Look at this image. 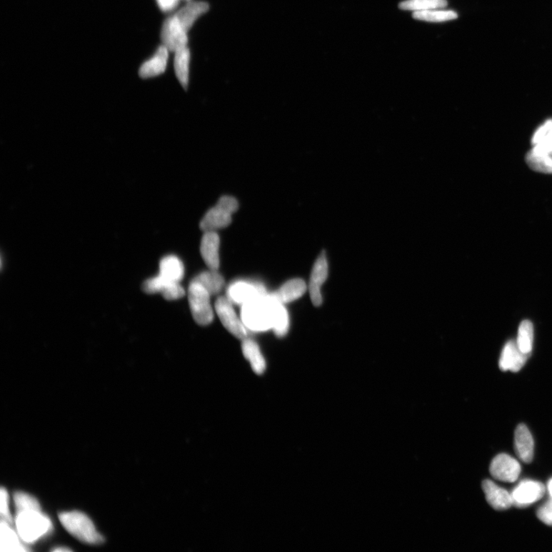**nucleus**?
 Segmentation results:
<instances>
[{
    "label": "nucleus",
    "mask_w": 552,
    "mask_h": 552,
    "mask_svg": "<svg viewBox=\"0 0 552 552\" xmlns=\"http://www.w3.org/2000/svg\"><path fill=\"white\" fill-rule=\"evenodd\" d=\"M241 319L246 328L254 331L273 329L275 301L266 294L242 306Z\"/></svg>",
    "instance_id": "f257e3e1"
},
{
    "label": "nucleus",
    "mask_w": 552,
    "mask_h": 552,
    "mask_svg": "<svg viewBox=\"0 0 552 552\" xmlns=\"http://www.w3.org/2000/svg\"><path fill=\"white\" fill-rule=\"evenodd\" d=\"M15 525L19 537L27 544L35 543L53 529V523L41 510L16 512Z\"/></svg>",
    "instance_id": "f03ea898"
},
{
    "label": "nucleus",
    "mask_w": 552,
    "mask_h": 552,
    "mask_svg": "<svg viewBox=\"0 0 552 552\" xmlns=\"http://www.w3.org/2000/svg\"><path fill=\"white\" fill-rule=\"evenodd\" d=\"M59 518L67 532L82 543L99 545L105 541L92 521L84 513L79 511L64 512L59 513Z\"/></svg>",
    "instance_id": "7ed1b4c3"
},
{
    "label": "nucleus",
    "mask_w": 552,
    "mask_h": 552,
    "mask_svg": "<svg viewBox=\"0 0 552 552\" xmlns=\"http://www.w3.org/2000/svg\"><path fill=\"white\" fill-rule=\"evenodd\" d=\"M239 203L235 197L223 196L216 205L204 215L200 224L201 230L216 232L227 227L232 223V216L238 210Z\"/></svg>",
    "instance_id": "20e7f679"
},
{
    "label": "nucleus",
    "mask_w": 552,
    "mask_h": 552,
    "mask_svg": "<svg viewBox=\"0 0 552 552\" xmlns=\"http://www.w3.org/2000/svg\"><path fill=\"white\" fill-rule=\"evenodd\" d=\"M189 303L194 319L198 325H210L214 319L211 295L200 284L192 280L189 286Z\"/></svg>",
    "instance_id": "39448f33"
},
{
    "label": "nucleus",
    "mask_w": 552,
    "mask_h": 552,
    "mask_svg": "<svg viewBox=\"0 0 552 552\" xmlns=\"http://www.w3.org/2000/svg\"><path fill=\"white\" fill-rule=\"evenodd\" d=\"M215 308L222 324L233 336L241 340L246 338V328L242 319H239L236 315L230 299L227 297H219L216 301Z\"/></svg>",
    "instance_id": "423d86ee"
},
{
    "label": "nucleus",
    "mask_w": 552,
    "mask_h": 552,
    "mask_svg": "<svg viewBox=\"0 0 552 552\" xmlns=\"http://www.w3.org/2000/svg\"><path fill=\"white\" fill-rule=\"evenodd\" d=\"M266 294L263 285L247 282V281H237L227 289V298L232 301V303L241 306Z\"/></svg>",
    "instance_id": "0eeeda50"
},
{
    "label": "nucleus",
    "mask_w": 552,
    "mask_h": 552,
    "mask_svg": "<svg viewBox=\"0 0 552 552\" xmlns=\"http://www.w3.org/2000/svg\"><path fill=\"white\" fill-rule=\"evenodd\" d=\"M328 276V264L326 254L325 251H323L317 259L313 269H312L308 285L312 304L316 307H319L322 304L323 298L321 288L322 285L325 283Z\"/></svg>",
    "instance_id": "6e6552de"
},
{
    "label": "nucleus",
    "mask_w": 552,
    "mask_h": 552,
    "mask_svg": "<svg viewBox=\"0 0 552 552\" xmlns=\"http://www.w3.org/2000/svg\"><path fill=\"white\" fill-rule=\"evenodd\" d=\"M164 46L169 51H176L187 46V33L174 16L165 20L161 34Z\"/></svg>",
    "instance_id": "1a4fd4ad"
},
{
    "label": "nucleus",
    "mask_w": 552,
    "mask_h": 552,
    "mask_svg": "<svg viewBox=\"0 0 552 552\" xmlns=\"http://www.w3.org/2000/svg\"><path fill=\"white\" fill-rule=\"evenodd\" d=\"M521 466L512 456L499 454L496 456L491 465V473L496 480L513 483L519 476Z\"/></svg>",
    "instance_id": "9d476101"
},
{
    "label": "nucleus",
    "mask_w": 552,
    "mask_h": 552,
    "mask_svg": "<svg viewBox=\"0 0 552 552\" xmlns=\"http://www.w3.org/2000/svg\"><path fill=\"white\" fill-rule=\"evenodd\" d=\"M546 493V487L543 483L533 481L521 483L512 493L513 505L518 507H526L533 504Z\"/></svg>",
    "instance_id": "9b49d317"
},
{
    "label": "nucleus",
    "mask_w": 552,
    "mask_h": 552,
    "mask_svg": "<svg viewBox=\"0 0 552 552\" xmlns=\"http://www.w3.org/2000/svg\"><path fill=\"white\" fill-rule=\"evenodd\" d=\"M530 355L521 351L516 341H510L503 348L499 368L503 371L518 372L523 368Z\"/></svg>",
    "instance_id": "f8f14e48"
},
{
    "label": "nucleus",
    "mask_w": 552,
    "mask_h": 552,
    "mask_svg": "<svg viewBox=\"0 0 552 552\" xmlns=\"http://www.w3.org/2000/svg\"><path fill=\"white\" fill-rule=\"evenodd\" d=\"M220 236L216 232H205L201 239V254L205 264L212 270L220 267Z\"/></svg>",
    "instance_id": "ddd939ff"
},
{
    "label": "nucleus",
    "mask_w": 552,
    "mask_h": 552,
    "mask_svg": "<svg viewBox=\"0 0 552 552\" xmlns=\"http://www.w3.org/2000/svg\"><path fill=\"white\" fill-rule=\"evenodd\" d=\"M515 451L521 461L526 463L533 461L534 456L533 437L525 424H519L516 430Z\"/></svg>",
    "instance_id": "4468645a"
},
{
    "label": "nucleus",
    "mask_w": 552,
    "mask_h": 552,
    "mask_svg": "<svg viewBox=\"0 0 552 552\" xmlns=\"http://www.w3.org/2000/svg\"><path fill=\"white\" fill-rule=\"evenodd\" d=\"M483 488L487 502L496 510H506L513 505L512 495L491 481H484Z\"/></svg>",
    "instance_id": "2eb2a0df"
},
{
    "label": "nucleus",
    "mask_w": 552,
    "mask_h": 552,
    "mask_svg": "<svg viewBox=\"0 0 552 552\" xmlns=\"http://www.w3.org/2000/svg\"><path fill=\"white\" fill-rule=\"evenodd\" d=\"M307 291V286L304 280L294 278L288 281L270 296L283 305L291 303L303 296Z\"/></svg>",
    "instance_id": "dca6fc26"
},
{
    "label": "nucleus",
    "mask_w": 552,
    "mask_h": 552,
    "mask_svg": "<svg viewBox=\"0 0 552 552\" xmlns=\"http://www.w3.org/2000/svg\"><path fill=\"white\" fill-rule=\"evenodd\" d=\"M169 49L160 46L150 60L144 62L139 70V76L143 79L158 76L164 72L169 60Z\"/></svg>",
    "instance_id": "f3484780"
},
{
    "label": "nucleus",
    "mask_w": 552,
    "mask_h": 552,
    "mask_svg": "<svg viewBox=\"0 0 552 552\" xmlns=\"http://www.w3.org/2000/svg\"><path fill=\"white\" fill-rule=\"evenodd\" d=\"M209 4L205 2H190L174 16L186 31L189 32L196 19L208 11Z\"/></svg>",
    "instance_id": "a211bd4d"
},
{
    "label": "nucleus",
    "mask_w": 552,
    "mask_h": 552,
    "mask_svg": "<svg viewBox=\"0 0 552 552\" xmlns=\"http://www.w3.org/2000/svg\"><path fill=\"white\" fill-rule=\"evenodd\" d=\"M532 151L540 154H547L552 159V120L544 123L535 132Z\"/></svg>",
    "instance_id": "6ab92c4d"
},
{
    "label": "nucleus",
    "mask_w": 552,
    "mask_h": 552,
    "mask_svg": "<svg viewBox=\"0 0 552 552\" xmlns=\"http://www.w3.org/2000/svg\"><path fill=\"white\" fill-rule=\"evenodd\" d=\"M242 351L244 357L250 362L252 368L257 374H262L266 368V360L257 343L252 339L243 340Z\"/></svg>",
    "instance_id": "aec40b11"
},
{
    "label": "nucleus",
    "mask_w": 552,
    "mask_h": 552,
    "mask_svg": "<svg viewBox=\"0 0 552 552\" xmlns=\"http://www.w3.org/2000/svg\"><path fill=\"white\" fill-rule=\"evenodd\" d=\"M1 539H0V546H1V551H26L27 549L21 543V538L19 537L17 531L12 528V524H10L4 520H1Z\"/></svg>",
    "instance_id": "412c9836"
},
{
    "label": "nucleus",
    "mask_w": 552,
    "mask_h": 552,
    "mask_svg": "<svg viewBox=\"0 0 552 552\" xmlns=\"http://www.w3.org/2000/svg\"><path fill=\"white\" fill-rule=\"evenodd\" d=\"M190 59V50L187 46L175 51L174 70L176 76L184 89H186L189 84Z\"/></svg>",
    "instance_id": "4be33fe9"
},
{
    "label": "nucleus",
    "mask_w": 552,
    "mask_h": 552,
    "mask_svg": "<svg viewBox=\"0 0 552 552\" xmlns=\"http://www.w3.org/2000/svg\"><path fill=\"white\" fill-rule=\"evenodd\" d=\"M160 270V275L172 282L180 283L184 275L183 263L174 256L164 257L161 261Z\"/></svg>",
    "instance_id": "5701e85b"
},
{
    "label": "nucleus",
    "mask_w": 552,
    "mask_h": 552,
    "mask_svg": "<svg viewBox=\"0 0 552 552\" xmlns=\"http://www.w3.org/2000/svg\"><path fill=\"white\" fill-rule=\"evenodd\" d=\"M193 280L200 283L211 296L220 293L225 283L222 275L219 274L217 270L212 269L201 273Z\"/></svg>",
    "instance_id": "b1692460"
},
{
    "label": "nucleus",
    "mask_w": 552,
    "mask_h": 552,
    "mask_svg": "<svg viewBox=\"0 0 552 552\" xmlns=\"http://www.w3.org/2000/svg\"><path fill=\"white\" fill-rule=\"evenodd\" d=\"M534 331L533 323L525 320L518 328V338L516 341L519 350L526 353H531L533 347Z\"/></svg>",
    "instance_id": "393cba45"
},
{
    "label": "nucleus",
    "mask_w": 552,
    "mask_h": 552,
    "mask_svg": "<svg viewBox=\"0 0 552 552\" xmlns=\"http://www.w3.org/2000/svg\"><path fill=\"white\" fill-rule=\"evenodd\" d=\"M413 17L415 19L426 21V22L442 23L456 19L458 15L452 10L431 9L426 10V11L414 12Z\"/></svg>",
    "instance_id": "a878e982"
},
{
    "label": "nucleus",
    "mask_w": 552,
    "mask_h": 552,
    "mask_svg": "<svg viewBox=\"0 0 552 552\" xmlns=\"http://www.w3.org/2000/svg\"><path fill=\"white\" fill-rule=\"evenodd\" d=\"M270 296V295H269ZM273 298V297H272ZM275 301V320L273 330L279 338L286 336L289 329V316L284 305Z\"/></svg>",
    "instance_id": "bb28decb"
},
{
    "label": "nucleus",
    "mask_w": 552,
    "mask_h": 552,
    "mask_svg": "<svg viewBox=\"0 0 552 552\" xmlns=\"http://www.w3.org/2000/svg\"><path fill=\"white\" fill-rule=\"evenodd\" d=\"M446 6V0H407V1L400 4L399 7L403 10L419 12L441 9Z\"/></svg>",
    "instance_id": "cd10ccee"
},
{
    "label": "nucleus",
    "mask_w": 552,
    "mask_h": 552,
    "mask_svg": "<svg viewBox=\"0 0 552 552\" xmlns=\"http://www.w3.org/2000/svg\"><path fill=\"white\" fill-rule=\"evenodd\" d=\"M14 502L16 512L25 511V510H41L38 500L26 493H15Z\"/></svg>",
    "instance_id": "c85d7f7f"
},
{
    "label": "nucleus",
    "mask_w": 552,
    "mask_h": 552,
    "mask_svg": "<svg viewBox=\"0 0 552 552\" xmlns=\"http://www.w3.org/2000/svg\"><path fill=\"white\" fill-rule=\"evenodd\" d=\"M169 281L170 280L166 279L159 274L158 276L145 281L142 288L148 294L161 293V291L166 284L168 283Z\"/></svg>",
    "instance_id": "c756f323"
},
{
    "label": "nucleus",
    "mask_w": 552,
    "mask_h": 552,
    "mask_svg": "<svg viewBox=\"0 0 552 552\" xmlns=\"http://www.w3.org/2000/svg\"><path fill=\"white\" fill-rule=\"evenodd\" d=\"M161 293L166 300H176L185 295V291L179 283L169 281L163 288Z\"/></svg>",
    "instance_id": "7c9ffc66"
},
{
    "label": "nucleus",
    "mask_w": 552,
    "mask_h": 552,
    "mask_svg": "<svg viewBox=\"0 0 552 552\" xmlns=\"http://www.w3.org/2000/svg\"><path fill=\"white\" fill-rule=\"evenodd\" d=\"M0 513L2 520L13 525L14 518L9 511V496L6 489L4 487L0 491Z\"/></svg>",
    "instance_id": "2f4dec72"
},
{
    "label": "nucleus",
    "mask_w": 552,
    "mask_h": 552,
    "mask_svg": "<svg viewBox=\"0 0 552 552\" xmlns=\"http://www.w3.org/2000/svg\"><path fill=\"white\" fill-rule=\"evenodd\" d=\"M537 516L541 522L552 526V499L538 509Z\"/></svg>",
    "instance_id": "473e14b6"
},
{
    "label": "nucleus",
    "mask_w": 552,
    "mask_h": 552,
    "mask_svg": "<svg viewBox=\"0 0 552 552\" xmlns=\"http://www.w3.org/2000/svg\"><path fill=\"white\" fill-rule=\"evenodd\" d=\"M157 2L163 11L168 12L176 8L180 0H157Z\"/></svg>",
    "instance_id": "72a5a7b5"
},
{
    "label": "nucleus",
    "mask_w": 552,
    "mask_h": 552,
    "mask_svg": "<svg viewBox=\"0 0 552 552\" xmlns=\"http://www.w3.org/2000/svg\"><path fill=\"white\" fill-rule=\"evenodd\" d=\"M54 551L55 552H62V551H71V549L66 548V547H59L57 548L54 549Z\"/></svg>",
    "instance_id": "f704fd0d"
},
{
    "label": "nucleus",
    "mask_w": 552,
    "mask_h": 552,
    "mask_svg": "<svg viewBox=\"0 0 552 552\" xmlns=\"http://www.w3.org/2000/svg\"><path fill=\"white\" fill-rule=\"evenodd\" d=\"M548 491H549V493H550L551 499H552V478H551V480L549 481V483L548 484Z\"/></svg>",
    "instance_id": "c9c22d12"
},
{
    "label": "nucleus",
    "mask_w": 552,
    "mask_h": 552,
    "mask_svg": "<svg viewBox=\"0 0 552 552\" xmlns=\"http://www.w3.org/2000/svg\"><path fill=\"white\" fill-rule=\"evenodd\" d=\"M185 1H186V2H191V0H185Z\"/></svg>",
    "instance_id": "e433bc0d"
}]
</instances>
